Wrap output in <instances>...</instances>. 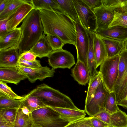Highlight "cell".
<instances>
[{
    "label": "cell",
    "mask_w": 127,
    "mask_h": 127,
    "mask_svg": "<svg viewBox=\"0 0 127 127\" xmlns=\"http://www.w3.org/2000/svg\"><path fill=\"white\" fill-rule=\"evenodd\" d=\"M39 11L45 34L54 35L65 44L76 45V33L74 22L64 15L42 9Z\"/></svg>",
    "instance_id": "obj_1"
},
{
    "label": "cell",
    "mask_w": 127,
    "mask_h": 127,
    "mask_svg": "<svg viewBox=\"0 0 127 127\" xmlns=\"http://www.w3.org/2000/svg\"><path fill=\"white\" fill-rule=\"evenodd\" d=\"M20 27L21 35L18 47L21 54L30 50L44 33L38 9L34 8L32 10L23 20Z\"/></svg>",
    "instance_id": "obj_2"
},
{
    "label": "cell",
    "mask_w": 127,
    "mask_h": 127,
    "mask_svg": "<svg viewBox=\"0 0 127 127\" xmlns=\"http://www.w3.org/2000/svg\"><path fill=\"white\" fill-rule=\"evenodd\" d=\"M29 94L40 99L47 106L78 110L72 100L59 90L43 84L38 86Z\"/></svg>",
    "instance_id": "obj_3"
},
{
    "label": "cell",
    "mask_w": 127,
    "mask_h": 127,
    "mask_svg": "<svg viewBox=\"0 0 127 127\" xmlns=\"http://www.w3.org/2000/svg\"><path fill=\"white\" fill-rule=\"evenodd\" d=\"M31 114L34 124L42 127H64L70 123L62 119L59 113L48 106L35 110Z\"/></svg>",
    "instance_id": "obj_4"
},
{
    "label": "cell",
    "mask_w": 127,
    "mask_h": 127,
    "mask_svg": "<svg viewBox=\"0 0 127 127\" xmlns=\"http://www.w3.org/2000/svg\"><path fill=\"white\" fill-rule=\"evenodd\" d=\"M120 58L119 55L107 58L100 65L99 71L102 80L110 92L113 91L118 77Z\"/></svg>",
    "instance_id": "obj_5"
},
{
    "label": "cell",
    "mask_w": 127,
    "mask_h": 127,
    "mask_svg": "<svg viewBox=\"0 0 127 127\" xmlns=\"http://www.w3.org/2000/svg\"><path fill=\"white\" fill-rule=\"evenodd\" d=\"M74 23L76 33L75 46L77 52V60L83 62L88 68L87 57L89 43L88 31L82 24L79 18L78 21Z\"/></svg>",
    "instance_id": "obj_6"
},
{
    "label": "cell",
    "mask_w": 127,
    "mask_h": 127,
    "mask_svg": "<svg viewBox=\"0 0 127 127\" xmlns=\"http://www.w3.org/2000/svg\"><path fill=\"white\" fill-rule=\"evenodd\" d=\"M109 93L102 80L94 95L85 104V111L90 117H93L101 108H105L106 101Z\"/></svg>",
    "instance_id": "obj_7"
},
{
    "label": "cell",
    "mask_w": 127,
    "mask_h": 127,
    "mask_svg": "<svg viewBox=\"0 0 127 127\" xmlns=\"http://www.w3.org/2000/svg\"><path fill=\"white\" fill-rule=\"evenodd\" d=\"M119 55L118 75L113 91L116 93L117 104L120 101L127 84V50H123Z\"/></svg>",
    "instance_id": "obj_8"
},
{
    "label": "cell",
    "mask_w": 127,
    "mask_h": 127,
    "mask_svg": "<svg viewBox=\"0 0 127 127\" xmlns=\"http://www.w3.org/2000/svg\"><path fill=\"white\" fill-rule=\"evenodd\" d=\"M52 68H70L75 64L74 57L70 52L62 49L53 51L47 57Z\"/></svg>",
    "instance_id": "obj_9"
},
{
    "label": "cell",
    "mask_w": 127,
    "mask_h": 127,
    "mask_svg": "<svg viewBox=\"0 0 127 127\" xmlns=\"http://www.w3.org/2000/svg\"><path fill=\"white\" fill-rule=\"evenodd\" d=\"M95 27L93 32L97 30L108 28L112 22L114 16V11L106 8L102 5L95 9Z\"/></svg>",
    "instance_id": "obj_10"
},
{
    "label": "cell",
    "mask_w": 127,
    "mask_h": 127,
    "mask_svg": "<svg viewBox=\"0 0 127 127\" xmlns=\"http://www.w3.org/2000/svg\"><path fill=\"white\" fill-rule=\"evenodd\" d=\"M17 66L32 83L37 80L42 81L47 78L52 77L55 72V69L47 66L39 68H29L19 65Z\"/></svg>",
    "instance_id": "obj_11"
},
{
    "label": "cell",
    "mask_w": 127,
    "mask_h": 127,
    "mask_svg": "<svg viewBox=\"0 0 127 127\" xmlns=\"http://www.w3.org/2000/svg\"><path fill=\"white\" fill-rule=\"evenodd\" d=\"M28 78L18 66L0 67V81L17 85Z\"/></svg>",
    "instance_id": "obj_12"
},
{
    "label": "cell",
    "mask_w": 127,
    "mask_h": 127,
    "mask_svg": "<svg viewBox=\"0 0 127 127\" xmlns=\"http://www.w3.org/2000/svg\"><path fill=\"white\" fill-rule=\"evenodd\" d=\"M82 24L88 31H91V20H95L93 11L82 0H72Z\"/></svg>",
    "instance_id": "obj_13"
},
{
    "label": "cell",
    "mask_w": 127,
    "mask_h": 127,
    "mask_svg": "<svg viewBox=\"0 0 127 127\" xmlns=\"http://www.w3.org/2000/svg\"><path fill=\"white\" fill-rule=\"evenodd\" d=\"M33 8L32 5L30 3H25L20 5L7 22L8 31L10 32L16 28L17 26Z\"/></svg>",
    "instance_id": "obj_14"
},
{
    "label": "cell",
    "mask_w": 127,
    "mask_h": 127,
    "mask_svg": "<svg viewBox=\"0 0 127 127\" xmlns=\"http://www.w3.org/2000/svg\"><path fill=\"white\" fill-rule=\"evenodd\" d=\"M20 54L18 46L0 51V67L17 66Z\"/></svg>",
    "instance_id": "obj_15"
},
{
    "label": "cell",
    "mask_w": 127,
    "mask_h": 127,
    "mask_svg": "<svg viewBox=\"0 0 127 127\" xmlns=\"http://www.w3.org/2000/svg\"><path fill=\"white\" fill-rule=\"evenodd\" d=\"M95 32L103 37L121 41L127 40V28L119 26L98 29Z\"/></svg>",
    "instance_id": "obj_16"
},
{
    "label": "cell",
    "mask_w": 127,
    "mask_h": 127,
    "mask_svg": "<svg viewBox=\"0 0 127 127\" xmlns=\"http://www.w3.org/2000/svg\"><path fill=\"white\" fill-rule=\"evenodd\" d=\"M21 35V29L19 27L0 36V51L18 46Z\"/></svg>",
    "instance_id": "obj_17"
},
{
    "label": "cell",
    "mask_w": 127,
    "mask_h": 127,
    "mask_svg": "<svg viewBox=\"0 0 127 127\" xmlns=\"http://www.w3.org/2000/svg\"><path fill=\"white\" fill-rule=\"evenodd\" d=\"M93 47L97 68L107 58L105 44L100 35L93 32Z\"/></svg>",
    "instance_id": "obj_18"
},
{
    "label": "cell",
    "mask_w": 127,
    "mask_h": 127,
    "mask_svg": "<svg viewBox=\"0 0 127 127\" xmlns=\"http://www.w3.org/2000/svg\"><path fill=\"white\" fill-rule=\"evenodd\" d=\"M71 75L79 84L82 85H86L90 79L88 68L83 62L79 60L71 69Z\"/></svg>",
    "instance_id": "obj_19"
},
{
    "label": "cell",
    "mask_w": 127,
    "mask_h": 127,
    "mask_svg": "<svg viewBox=\"0 0 127 127\" xmlns=\"http://www.w3.org/2000/svg\"><path fill=\"white\" fill-rule=\"evenodd\" d=\"M45 34L43 33L37 42L30 50L37 57L40 58L47 57L53 51Z\"/></svg>",
    "instance_id": "obj_20"
},
{
    "label": "cell",
    "mask_w": 127,
    "mask_h": 127,
    "mask_svg": "<svg viewBox=\"0 0 127 127\" xmlns=\"http://www.w3.org/2000/svg\"><path fill=\"white\" fill-rule=\"evenodd\" d=\"M31 4L34 8L53 11L65 15L71 19L56 0H32Z\"/></svg>",
    "instance_id": "obj_21"
},
{
    "label": "cell",
    "mask_w": 127,
    "mask_h": 127,
    "mask_svg": "<svg viewBox=\"0 0 127 127\" xmlns=\"http://www.w3.org/2000/svg\"><path fill=\"white\" fill-rule=\"evenodd\" d=\"M59 113L61 118L69 123L72 122L85 117V110L80 109L74 110L67 108L51 107Z\"/></svg>",
    "instance_id": "obj_22"
},
{
    "label": "cell",
    "mask_w": 127,
    "mask_h": 127,
    "mask_svg": "<svg viewBox=\"0 0 127 127\" xmlns=\"http://www.w3.org/2000/svg\"><path fill=\"white\" fill-rule=\"evenodd\" d=\"M100 36L106 46L107 58H112L119 55L124 49V42Z\"/></svg>",
    "instance_id": "obj_23"
},
{
    "label": "cell",
    "mask_w": 127,
    "mask_h": 127,
    "mask_svg": "<svg viewBox=\"0 0 127 127\" xmlns=\"http://www.w3.org/2000/svg\"><path fill=\"white\" fill-rule=\"evenodd\" d=\"M89 35V47L87 54V63L90 78L96 74V63L93 47V32L88 31Z\"/></svg>",
    "instance_id": "obj_24"
},
{
    "label": "cell",
    "mask_w": 127,
    "mask_h": 127,
    "mask_svg": "<svg viewBox=\"0 0 127 127\" xmlns=\"http://www.w3.org/2000/svg\"><path fill=\"white\" fill-rule=\"evenodd\" d=\"M109 127H127V115L119 109L110 114Z\"/></svg>",
    "instance_id": "obj_25"
},
{
    "label": "cell",
    "mask_w": 127,
    "mask_h": 127,
    "mask_svg": "<svg viewBox=\"0 0 127 127\" xmlns=\"http://www.w3.org/2000/svg\"><path fill=\"white\" fill-rule=\"evenodd\" d=\"M34 124L31 113L29 116L26 115L19 107L13 123V127H32Z\"/></svg>",
    "instance_id": "obj_26"
},
{
    "label": "cell",
    "mask_w": 127,
    "mask_h": 127,
    "mask_svg": "<svg viewBox=\"0 0 127 127\" xmlns=\"http://www.w3.org/2000/svg\"><path fill=\"white\" fill-rule=\"evenodd\" d=\"M21 105L26 106L31 113L40 108L47 106L39 98L29 94L26 95Z\"/></svg>",
    "instance_id": "obj_27"
},
{
    "label": "cell",
    "mask_w": 127,
    "mask_h": 127,
    "mask_svg": "<svg viewBox=\"0 0 127 127\" xmlns=\"http://www.w3.org/2000/svg\"><path fill=\"white\" fill-rule=\"evenodd\" d=\"M62 9L74 22L78 20V16L72 0H57Z\"/></svg>",
    "instance_id": "obj_28"
},
{
    "label": "cell",
    "mask_w": 127,
    "mask_h": 127,
    "mask_svg": "<svg viewBox=\"0 0 127 127\" xmlns=\"http://www.w3.org/2000/svg\"><path fill=\"white\" fill-rule=\"evenodd\" d=\"M102 80L101 74L99 71L96 74L90 78L85 99V104L89 102L94 95Z\"/></svg>",
    "instance_id": "obj_29"
},
{
    "label": "cell",
    "mask_w": 127,
    "mask_h": 127,
    "mask_svg": "<svg viewBox=\"0 0 127 127\" xmlns=\"http://www.w3.org/2000/svg\"><path fill=\"white\" fill-rule=\"evenodd\" d=\"M26 97L17 99L7 96L0 93V109L6 108H18Z\"/></svg>",
    "instance_id": "obj_30"
},
{
    "label": "cell",
    "mask_w": 127,
    "mask_h": 127,
    "mask_svg": "<svg viewBox=\"0 0 127 127\" xmlns=\"http://www.w3.org/2000/svg\"><path fill=\"white\" fill-rule=\"evenodd\" d=\"M25 3L23 0H12L5 9L0 13V20H2L12 16L17 8Z\"/></svg>",
    "instance_id": "obj_31"
},
{
    "label": "cell",
    "mask_w": 127,
    "mask_h": 127,
    "mask_svg": "<svg viewBox=\"0 0 127 127\" xmlns=\"http://www.w3.org/2000/svg\"><path fill=\"white\" fill-rule=\"evenodd\" d=\"M105 109L111 114L119 109L116 101V94L112 91L109 93L106 99Z\"/></svg>",
    "instance_id": "obj_32"
},
{
    "label": "cell",
    "mask_w": 127,
    "mask_h": 127,
    "mask_svg": "<svg viewBox=\"0 0 127 127\" xmlns=\"http://www.w3.org/2000/svg\"><path fill=\"white\" fill-rule=\"evenodd\" d=\"M114 12L113 19L108 28L119 26L127 28V13H121L115 11Z\"/></svg>",
    "instance_id": "obj_33"
},
{
    "label": "cell",
    "mask_w": 127,
    "mask_h": 127,
    "mask_svg": "<svg viewBox=\"0 0 127 127\" xmlns=\"http://www.w3.org/2000/svg\"><path fill=\"white\" fill-rule=\"evenodd\" d=\"M18 108H6L0 109V117L6 121L13 123Z\"/></svg>",
    "instance_id": "obj_34"
},
{
    "label": "cell",
    "mask_w": 127,
    "mask_h": 127,
    "mask_svg": "<svg viewBox=\"0 0 127 127\" xmlns=\"http://www.w3.org/2000/svg\"><path fill=\"white\" fill-rule=\"evenodd\" d=\"M0 93L9 97L16 99H21L25 97V96H20L17 95L7 85L6 83L0 81Z\"/></svg>",
    "instance_id": "obj_35"
},
{
    "label": "cell",
    "mask_w": 127,
    "mask_h": 127,
    "mask_svg": "<svg viewBox=\"0 0 127 127\" xmlns=\"http://www.w3.org/2000/svg\"><path fill=\"white\" fill-rule=\"evenodd\" d=\"M126 0H103L102 5L107 8L114 11L121 8Z\"/></svg>",
    "instance_id": "obj_36"
},
{
    "label": "cell",
    "mask_w": 127,
    "mask_h": 127,
    "mask_svg": "<svg viewBox=\"0 0 127 127\" xmlns=\"http://www.w3.org/2000/svg\"><path fill=\"white\" fill-rule=\"evenodd\" d=\"M46 37L53 51L62 49L65 44L56 36L51 34H46Z\"/></svg>",
    "instance_id": "obj_37"
},
{
    "label": "cell",
    "mask_w": 127,
    "mask_h": 127,
    "mask_svg": "<svg viewBox=\"0 0 127 127\" xmlns=\"http://www.w3.org/2000/svg\"><path fill=\"white\" fill-rule=\"evenodd\" d=\"M92 117H84L70 123L64 127H93L91 119Z\"/></svg>",
    "instance_id": "obj_38"
},
{
    "label": "cell",
    "mask_w": 127,
    "mask_h": 127,
    "mask_svg": "<svg viewBox=\"0 0 127 127\" xmlns=\"http://www.w3.org/2000/svg\"><path fill=\"white\" fill-rule=\"evenodd\" d=\"M18 63V65L28 68H39L42 67L40 61L36 60L34 61H29L19 58Z\"/></svg>",
    "instance_id": "obj_39"
},
{
    "label": "cell",
    "mask_w": 127,
    "mask_h": 127,
    "mask_svg": "<svg viewBox=\"0 0 127 127\" xmlns=\"http://www.w3.org/2000/svg\"><path fill=\"white\" fill-rule=\"evenodd\" d=\"M110 114L104 108H101L93 117L96 118L103 122L109 124L110 119Z\"/></svg>",
    "instance_id": "obj_40"
},
{
    "label": "cell",
    "mask_w": 127,
    "mask_h": 127,
    "mask_svg": "<svg viewBox=\"0 0 127 127\" xmlns=\"http://www.w3.org/2000/svg\"><path fill=\"white\" fill-rule=\"evenodd\" d=\"M93 11L102 5L103 0H82Z\"/></svg>",
    "instance_id": "obj_41"
},
{
    "label": "cell",
    "mask_w": 127,
    "mask_h": 127,
    "mask_svg": "<svg viewBox=\"0 0 127 127\" xmlns=\"http://www.w3.org/2000/svg\"><path fill=\"white\" fill-rule=\"evenodd\" d=\"M37 57L30 50L25 52L20 55L19 58L28 61H35Z\"/></svg>",
    "instance_id": "obj_42"
},
{
    "label": "cell",
    "mask_w": 127,
    "mask_h": 127,
    "mask_svg": "<svg viewBox=\"0 0 127 127\" xmlns=\"http://www.w3.org/2000/svg\"><path fill=\"white\" fill-rule=\"evenodd\" d=\"M12 16L4 20H0V36L6 34L8 32L7 29V23Z\"/></svg>",
    "instance_id": "obj_43"
},
{
    "label": "cell",
    "mask_w": 127,
    "mask_h": 127,
    "mask_svg": "<svg viewBox=\"0 0 127 127\" xmlns=\"http://www.w3.org/2000/svg\"><path fill=\"white\" fill-rule=\"evenodd\" d=\"M117 105L127 109V84L124 89L121 99Z\"/></svg>",
    "instance_id": "obj_44"
},
{
    "label": "cell",
    "mask_w": 127,
    "mask_h": 127,
    "mask_svg": "<svg viewBox=\"0 0 127 127\" xmlns=\"http://www.w3.org/2000/svg\"><path fill=\"white\" fill-rule=\"evenodd\" d=\"M91 120L93 127H109L107 124L95 117H92Z\"/></svg>",
    "instance_id": "obj_45"
},
{
    "label": "cell",
    "mask_w": 127,
    "mask_h": 127,
    "mask_svg": "<svg viewBox=\"0 0 127 127\" xmlns=\"http://www.w3.org/2000/svg\"><path fill=\"white\" fill-rule=\"evenodd\" d=\"M12 0H0V13L6 8Z\"/></svg>",
    "instance_id": "obj_46"
},
{
    "label": "cell",
    "mask_w": 127,
    "mask_h": 127,
    "mask_svg": "<svg viewBox=\"0 0 127 127\" xmlns=\"http://www.w3.org/2000/svg\"><path fill=\"white\" fill-rule=\"evenodd\" d=\"M0 127H14L13 123L8 122L0 117Z\"/></svg>",
    "instance_id": "obj_47"
},
{
    "label": "cell",
    "mask_w": 127,
    "mask_h": 127,
    "mask_svg": "<svg viewBox=\"0 0 127 127\" xmlns=\"http://www.w3.org/2000/svg\"><path fill=\"white\" fill-rule=\"evenodd\" d=\"M114 11H115L123 13L124 12L127 13V0L124 5L121 8L118 9Z\"/></svg>",
    "instance_id": "obj_48"
},
{
    "label": "cell",
    "mask_w": 127,
    "mask_h": 127,
    "mask_svg": "<svg viewBox=\"0 0 127 127\" xmlns=\"http://www.w3.org/2000/svg\"><path fill=\"white\" fill-rule=\"evenodd\" d=\"M19 107L21 109L22 112L25 114L29 116L31 113V111L26 106L20 105Z\"/></svg>",
    "instance_id": "obj_49"
},
{
    "label": "cell",
    "mask_w": 127,
    "mask_h": 127,
    "mask_svg": "<svg viewBox=\"0 0 127 127\" xmlns=\"http://www.w3.org/2000/svg\"><path fill=\"white\" fill-rule=\"evenodd\" d=\"M124 49L127 50V40L124 42Z\"/></svg>",
    "instance_id": "obj_50"
},
{
    "label": "cell",
    "mask_w": 127,
    "mask_h": 127,
    "mask_svg": "<svg viewBox=\"0 0 127 127\" xmlns=\"http://www.w3.org/2000/svg\"><path fill=\"white\" fill-rule=\"evenodd\" d=\"M32 127H42L38 125L34 124L33 125V126H32Z\"/></svg>",
    "instance_id": "obj_51"
}]
</instances>
